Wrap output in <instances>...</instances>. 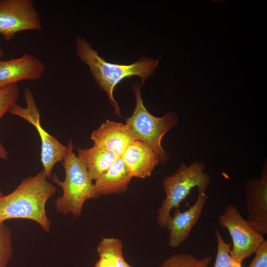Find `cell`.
Returning a JSON list of instances; mask_svg holds the SVG:
<instances>
[{
    "mask_svg": "<svg viewBox=\"0 0 267 267\" xmlns=\"http://www.w3.org/2000/svg\"><path fill=\"white\" fill-rule=\"evenodd\" d=\"M55 191V186L47 180L43 169L25 178L12 192L0 197V222L9 219H28L49 232L51 223L45 205Z\"/></svg>",
    "mask_w": 267,
    "mask_h": 267,
    "instance_id": "6da1fadb",
    "label": "cell"
},
{
    "mask_svg": "<svg viewBox=\"0 0 267 267\" xmlns=\"http://www.w3.org/2000/svg\"><path fill=\"white\" fill-rule=\"evenodd\" d=\"M75 40L76 54L89 66L96 83L106 92L109 102L114 108V113L121 117L120 108L113 96L115 87L124 79L131 78L134 76L141 78L140 85L142 86L154 73L159 60L142 56L131 64L111 63L100 56L85 38L76 35Z\"/></svg>",
    "mask_w": 267,
    "mask_h": 267,
    "instance_id": "7a4b0ae2",
    "label": "cell"
},
{
    "mask_svg": "<svg viewBox=\"0 0 267 267\" xmlns=\"http://www.w3.org/2000/svg\"><path fill=\"white\" fill-rule=\"evenodd\" d=\"M68 150L62 163L65 177L61 181L55 175L53 181L62 189V195L55 203L56 210L64 216L72 214L79 218L85 202L95 198L94 186L88 171L73 151V142L70 139L67 144Z\"/></svg>",
    "mask_w": 267,
    "mask_h": 267,
    "instance_id": "3957f363",
    "label": "cell"
},
{
    "mask_svg": "<svg viewBox=\"0 0 267 267\" xmlns=\"http://www.w3.org/2000/svg\"><path fill=\"white\" fill-rule=\"evenodd\" d=\"M204 169L205 165L201 161H195L189 165L181 163L175 174L163 179L165 197L157 210L156 221L159 226L166 228L171 210L179 209L180 202L193 188L196 187L198 192H205L211 179Z\"/></svg>",
    "mask_w": 267,
    "mask_h": 267,
    "instance_id": "277c9868",
    "label": "cell"
},
{
    "mask_svg": "<svg viewBox=\"0 0 267 267\" xmlns=\"http://www.w3.org/2000/svg\"><path fill=\"white\" fill-rule=\"evenodd\" d=\"M141 87L137 82L133 85L136 105L133 115L126 119V124L136 139L150 146L157 154L160 162L165 164L169 156L162 146V140L168 131L177 125L178 118L173 112L166 113L162 117L152 115L143 104Z\"/></svg>",
    "mask_w": 267,
    "mask_h": 267,
    "instance_id": "5b68a950",
    "label": "cell"
},
{
    "mask_svg": "<svg viewBox=\"0 0 267 267\" xmlns=\"http://www.w3.org/2000/svg\"><path fill=\"white\" fill-rule=\"evenodd\" d=\"M221 227L226 228L232 239L230 255L237 262L243 261L255 253L265 240L264 235L244 219L236 207L228 205L219 217Z\"/></svg>",
    "mask_w": 267,
    "mask_h": 267,
    "instance_id": "8992f818",
    "label": "cell"
},
{
    "mask_svg": "<svg viewBox=\"0 0 267 267\" xmlns=\"http://www.w3.org/2000/svg\"><path fill=\"white\" fill-rule=\"evenodd\" d=\"M24 96L26 103V107L15 104L8 112L23 118L36 129L41 138V161L43 170L48 178L51 176L54 165L59 162L63 161L67 154L68 147L43 128L40 123L39 110L37 107L35 98L29 89H25Z\"/></svg>",
    "mask_w": 267,
    "mask_h": 267,
    "instance_id": "52a82bcc",
    "label": "cell"
},
{
    "mask_svg": "<svg viewBox=\"0 0 267 267\" xmlns=\"http://www.w3.org/2000/svg\"><path fill=\"white\" fill-rule=\"evenodd\" d=\"M43 30L33 0H0V34L6 41H10L17 32Z\"/></svg>",
    "mask_w": 267,
    "mask_h": 267,
    "instance_id": "ba28073f",
    "label": "cell"
},
{
    "mask_svg": "<svg viewBox=\"0 0 267 267\" xmlns=\"http://www.w3.org/2000/svg\"><path fill=\"white\" fill-rule=\"evenodd\" d=\"M265 162L261 178L245 183L247 221L257 230L267 233V165Z\"/></svg>",
    "mask_w": 267,
    "mask_h": 267,
    "instance_id": "9c48e42d",
    "label": "cell"
},
{
    "mask_svg": "<svg viewBox=\"0 0 267 267\" xmlns=\"http://www.w3.org/2000/svg\"><path fill=\"white\" fill-rule=\"evenodd\" d=\"M208 198L205 192H198L195 203L187 210L181 212L175 209L174 214L168 221L166 228L169 231L168 245L177 248L188 237L193 227L199 220Z\"/></svg>",
    "mask_w": 267,
    "mask_h": 267,
    "instance_id": "30bf717a",
    "label": "cell"
},
{
    "mask_svg": "<svg viewBox=\"0 0 267 267\" xmlns=\"http://www.w3.org/2000/svg\"><path fill=\"white\" fill-rule=\"evenodd\" d=\"M44 68L40 59L28 53L19 58L0 60V88L24 80H39Z\"/></svg>",
    "mask_w": 267,
    "mask_h": 267,
    "instance_id": "8fae6325",
    "label": "cell"
},
{
    "mask_svg": "<svg viewBox=\"0 0 267 267\" xmlns=\"http://www.w3.org/2000/svg\"><path fill=\"white\" fill-rule=\"evenodd\" d=\"M94 145L120 157L128 145L137 140L126 124L107 120L91 134Z\"/></svg>",
    "mask_w": 267,
    "mask_h": 267,
    "instance_id": "7c38bea8",
    "label": "cell"
},
{
    "mask_svg": "<svg viewBox=\"0 0 267 267\" xmlns=\"http://www.w3.org/2000/svg\"><path fill=\"white\" fill-rule=\"evenodd\" d=\"M133 177H150L160 160L155 151L146 143L135 140L120 157Z\"/></svg>",
    "mask_w": 267,
    "mask_h": 267,
    "instance_id": "4fadbf2b",
    "label": "cell"
},
{
    "mask_svg": "<svg viewBox=\"0 0 267 267\" xmlns=\"http://www.w3.org/2000/svg\"><path fill=\"white\" fill-rule=\"evenodd\" d=\"M133 177L124 162L119 157L105 172L95 180V198L102 195L126 192Z\"/></svg>",
    "mask_w": 267,
    "mask_h": 267,
    "instance_id": "5bb4252c",
    "label": "cell"
},
{
    "mask_svg": "<svg viewBox=\"0 0 267 267\" xmlns=\"http://www.w3.org/2000/svg\"><path fill=\"white\" fill-rule=\"evenodd\" d=\"M78 157L86 167L92 180L105 172L120 157L95 146L78 149Z\"/></svg>",
    "mask_w": 267,
    "mask_h": 267,
    "instance_id": "9a60e30c",
    "label": "cell"
},
{
    "mask_svg": "<svg viewBox=\"0 0 267 267\" xmlns=\"http://www.w3.org/2000/svg\"><path fill=\"white\" fill-rule=\"evenodd\" d=\"M98 256L110 259L116 267H133L125 260L123 243L119 238L102 237L96 248Z\"/></svg>",
    "mask_w": 267,
    "mask_h": 267,
    "instance_id": "2e32d148",
    "label": "cell"
},
{
    "mask_svg": "<svg viewBox=\"0 0 267 267\" xmlns=\"http://www.w3.org/2000/svg\"><path fill=\"white\" fill-rule=\"evenodd\" d=\"M210 256L197 259L189 254H174L166 259L159 267H208Z\"/></svg>",
    "mask_w": 267,
    "mask_h": 267,
    "instance_id": "e0dca14e",
    "label": "cell"
},
{
    "mask_svg": "<svg viewBox=\"0 0 267 267\" xmlns=\"http://www.w3.org/2000/svg\"><path fill=\"white\" fill-rule=\"evenodd\" d=\"M215 234L217 251L213 267H242V264L235 261L230 255L231 243L225 242L219 230H216Z\"/></svg>",
    "mask_w": 267,
    "mask_h": 267,
    "instance_id": "ac0fdd59",
    "label": "cell"
},
{
    "mask_svg": "<svg viewBox=\"0 0 267 267\" xmlns=\"http://www.w3.org/2000/svg\"><path fill=\"white\" fill-rule=\"evenodd\" d=\"M11 231L4 222H0V267H6L12 257Z\"/></svg>",
    "mask_w": 267,
    "mask_h": 267,
    "instance_id": "d6986e66",
    "label": "cell"
},
{
    "mask_svg": "<svg viewBox=\"0 0 267 267\" xmlns=\"http://www.w3.org/2000/svg\"><path fill=\"white\" fill-rule=\"evenodd\" d=\"M19 94V89L17 84L0 88V119L16 104Z\"/></svg>",
    "mask_w": 267,
    "mask_h": 267,
    "instance_id": "ffe728a7",
    "label": "cell"
},
{
    "mask_svg": "<svg viewBox=\"0 0 267 267\" xmlns=\"http://www.w3.org/2000/svg\"><path fill=\"white\" fill-rule=\"evenodd\" d=\"M255 253V257L248 267H267V240L261 244Z\"/></svg>",
    "mask_w": 267,
    "mask_h": 267,
    "instance_id": "44dd1931",
    "label": "cell"
},
{
    "mask_svg": "<svg viewBox=\"0 0 267 267\" xmlns=\"http://www.w3.org/2000/svg\"><path fill=\"white\" fill-rule=\"evenodd\" d=\"M93 267H116L114 263L109 258L104 257H99V260L96 262Z\"/></svg>",
    "mask_w": 267,
    "mask_h": 267,
    "instance_id": "7402d4cb",
    "label": "cell"
},
{
    "mask_svg": "<svg viewBox=\"0 0 267 267\" xmlns=\"http://www.w3.org/2000/svg\"><path fill=\"white\" fill-rule=\"evenodd\" d=\"M8 153L0 141V158L6 160L8 158Z\"/></svg>",
    "mask_w": 267,
    "mask_h": 267,
    "instance_id": "603a6c76",
    "label": "cell"
},
{
    "mask_svg": "<svg viewBox=\"0 0 267 267\" xmlns=\"http://www.w3.org/2000/svg\"><path fill=\"white\" fill-rule=\"evenodd\" d=\"M4 55V52L2 48L0 47V59L2 58Z\"/></svg>",
    "mask_w": 267,
    "mask_h": 267,
    "instance_id": "cb8c5ba5",
    "label": "cell"
},
{
    "mask_svg": "<svg viewBox=\"0 0 267 267\" xmlns=\"http://www.w3.org/2000/svg\"><path fill=\"white\" fill-rule=\"evenodd\" d=\"M3 195H4L3 194V193H2V192L0 190V197L3 196Z\"/></svg>",
    "mask_w": 267,
    "mask_h": 267,
    "instance_id": "d4e9b609",
    "label": "cell"
}]
</instances>
